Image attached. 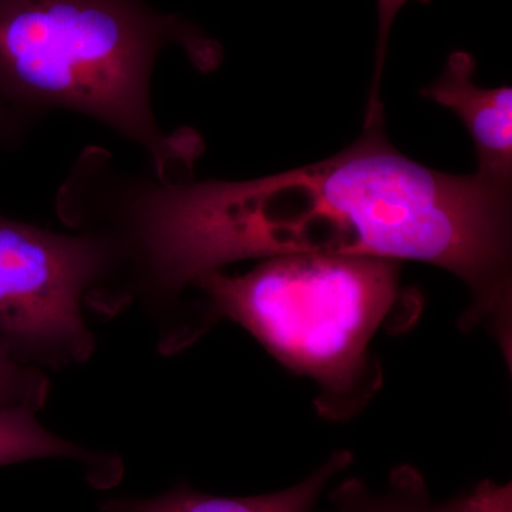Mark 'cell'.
<instances>
[{
	"label": "cell",
	"mask_w": 512,
	"mask_h": 512,
	"mask_svg": "<svg viewBox=\"0 0 512 512\" xmlns=\"http://www.w3.org/2000/svg\"><path fill=\"white\" fill-rule=\"evenodd\" d=\"M161 222L175 265L191 279L248 259L292 254L373 256L439 266L471 292L461 323L512 340L511 187L404 156L383 106L363 133L320 163L248 181L171 184Z\"/></svg>",
	"instance_id": "cell-1"
},
{
	"label": "cell",
	"mask_w": 512,
	"mask_h": 512,
	"mask_svg": "<svg viewBox=\"0 0 512 512\" xmlns=\"http://www.w3.org/2000/svg\"><path fill=\"white\" fill-rule=\"evenodd\" d=\"M168 49L204 72L221 59L197 26L147 0H0V100L36 124L56 110L89 117L140 148L158 180H190L204 141L165 131L153 106Z\"/></svg>",
	"instance_id": "cell-2"
},
{
	"label": "cell",
	"mask_w": 512,
	"mask_h": 512,
	"mask_svg": "<svg viewBox=\"0 0 512 512\" xmlns=\"http://www.w3.org/2000/svg\"><path fill=\"white\" fill-rule=\"evenodd\" d=\"M402 262L373 256L292 254L262 259L244 275L202 276L212 325L238 323L282 365L318 384L329 420L359 413L383 383L370 343L393 318Z\"/></svg>",
	"instance_id": "cell-3"
},
{
	"label": "cell",
	"mask_w": 512,
	"mask_h": 512,
	"mask_svg": "<svg viewBox=\"0 0 512 512\" xmlns=\"http://www.w3.org/2000/svg\"><path fill=\"white\" fill-rule=\"evenodd\" d=\"M103 265L93 235L60 234L0 214V345L43 372L87 362L96 338L84 306Z\"/></svg>",
	"instance_id": "cell-4"
},
{
	"label": "cell",
	"mask_w": 512,
	"mask_h": 512,
	"mask_svg": "<svg viewBox=\"0 0 512 512\" xmlns=\"http://www.w3.org/2000/svg\"><path fill=\"white\" fill-rule=\"evenodd\" d=\"M476 60L466 52L448 57L436 82L421 89V96L457 114L476 148L477 175L511 187L512 89H484L474 82Z\"/></svg>",
	"instance_id": "cell-5"
},
{
	"label": "cell",
	"mask_w": 512,
	"mask_h": 512,
	"mask_svg": "<svg viewBox=\"0 0 512 512\" xmlns=\"http://www.w3.org/2000/svg\"><path fill=\"white\" fill-rule=\"evenodd\" d=\"M349 450L338 451L302 483L278 493L254 497H217L180 484L151 498H119L100 505V512H311L330 478L352 464Z\"/></svg>",
	"instance_id": "cell-6"
},
{
	"label": "cell",
	"mask_w": 512,
	"mask_h": 512,
	"mask_svg": "<svg viewBox=\"0 0 512 512\" xmlns=\"http://www.w3.org/2000/svg\"><path fill=\"white\" fill-rule=\"evenodd\" d=\"M40 458H69L84 464L97 487L119 483V458L94 453L56 436L29 409H0V467Z\"/></svg>",
	"instance_id": "cell-7"
},
{
	"label": "cell",
	"mask_w": 512,
	"mask_h": 512,
	"mask_svg": "<svg viewBox=\"0 0 512 512\" xmlns=\"http://www.w3.org/2000/svg\"><path fill=\"white\" fill-rule=\"evenodd\" d=\"M338 512H454L453 501L434 504L423 476L410 466L394 468L382 493L350 478L329 495Z\"/></svg>",
	"instance_id": "cell-8"
},
{
	"label": "cell",
	"mask_w": 512,
	"mask_h": 512,
	"mask_svg": "<svg viewBox=\"0 0 512 512\" xmlns=\"http://www.w3.org/2000/svg\"><path fill=\"white\" fill-rule=\"evenodd\" d=\"M46 372L20 363L0 345V409L39 412L49 399Z\"/></svg>",
	"instance_id": "cell-9"
},
{
	"label": "cell",
	"mask_w": 512,
	"mask_h": 512,
	"mask_svg": "<svg viewBox=\"0 0 512 512\" xmlns=\"http://www.w3.org/2000/svg\"><path fill=\"white\" fill-rule=\"evenodd\" d=\"M409 0H377V10H379V37H377L376 66L373 74L372 86H370L369 101H367L366 110L380 106V83H382V73L384 59H386L387 40H389L390 29H392L394 19L397 13L403 8L404 3Z\"/></svg>",
	"instance_id": "cell-10"
},
{
	"label": "cell",
	"mask_w": 512,
	"mask_h": 512,
	"mask_svg": "<svg viewBox=\"0 0 512 512\" xmlns=\"http://www.w3.org/2000/svg\"><path fill=\"white\" fill-rule=\"evenodd\" d=\"M35 126L28 117L0 100V153L19 147Z\"/></svg>",
	"instance_id": "cell-11"
}]
</instances>
